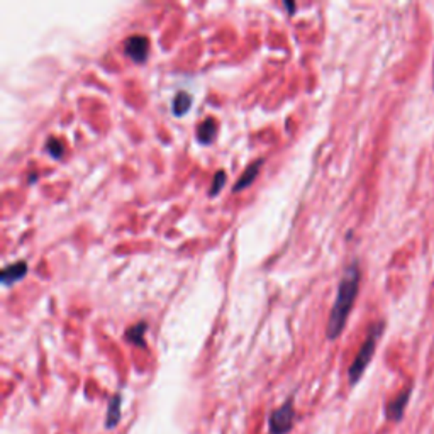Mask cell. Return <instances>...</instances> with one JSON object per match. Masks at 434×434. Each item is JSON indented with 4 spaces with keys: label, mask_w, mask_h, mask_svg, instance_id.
<instances>
[{
    "label": "cell",
    "mask_w": 434,
    "mask_h": 434,
    "mask_svg": "<svg viewBox=\"0 0 434 434\" xmlns=\"http://www.w3.org/2000/svg\"><path fill=\"white\" fill-rule=\"evenodd\" d=\"M358 290H359V266L358 263L353 262L346 270H344V275L341 278L339 285H337L336 300L335 304H333L328 328H326V336H328V339L335 341L336 337L343 333L344 324H346L348 317H350L351 307L355 306Z\"/></svg>",
    "instance_id": "1"
},
{
    "label": "cell",
    "mask_w": 434,
    "mask_h": 434,
    "mask_svg": "<svg viewBox=\"0 0 434 434\" xmlns=\"http://www.w3.org/2000/svg\"><path fill=\"white\" fill-rule=\"evenodd\" d=\"M384 322H377V324H373L372 328H370V333L368 336H366V339L363 341L362 348H359L358 355H356V358L353 359V363H351L350 370H348V377H350V384L355 385L356 382L359 380L363 375V372L366 370V366L370 365V362H372L373 358V353H375V348H377V343L378 339H380L382 333H384Z\"/></svg>",
    "instance_id": "2"
},
{
    "label": "cell",
    "mask_w": 434,
    "mask_h": 434,
    "mask_svg": "<svg viewBox=\"0 0 434 434\" xmlns=\"http://www.w3.org/2000/svg\"><path fill=\"white\" fill-rule=\"evenodd\" d=\"M295 421L294 402L288 400L284 406L278 407L270 415V433L272 434H287L292 429V424Z\"/></svg>",
    "instance_id": "3"
},
{
    "label": "cell",
    "mask_w": 434,
    "mask_h": 434,
    "mask_svg": "<svg viewBox=\"0 0 434 434\" xmlns=\"http://www.w3.org/2000/svg\"><path fill=\"white\" fill-rule=\"evenodd\" d=\"M124 51L132 61L144 63L148 59V53H150V39L141 34L131 36V38L126 39Z\"/></svg>",
    "instance_id": "4"
},
{
    "label": "cell",
    "mask_w": 434,
    "mask_h": 434,
    "mask_svg": "<svg viewBox=\"0 0 434 434\" xmlns=\"http://www.w3.org/2000/svg\"><path fill=\"white\" fill-rule=\"evenodd\" d=\"M28 263L26 262H16L12 263V265L6 266V268L2 270V275H0V280H2V284L6 285V287H9V285L16 284V282H19L24 278L26 275H28Z\"/></svg>",
    "instance_id": "5"
},
{
    "label": "cell",
    "mask_w": 434,
    "mask_h": 434,
    "mask_svg": "<svg viewBox=\"0 0 434 434\" xmlns=\"http://www.w3.org/2000/svg\"><path fill=\"white\" fill-rule=\"evenodd\" d=\"M409 395H411V388H406L402 394H399L394 400L388 402L387 411H385V413H387V417L391 419V421H399V419L402 417L407 402H409Z\"/></svg>",
    "instance_id": "6"
},
{
    "label": "cell",
    "mask_w": 434,
    "mask_h": 434,
    "mask_svg": "<svg viewBox=\"0 0 434 434\" xmlns=\"http://www.w3.org/2000/svg\"><path fill=\"white\" fill-rule=\"evenodd\" d=\"M262 165H263V159H258V161L251 163V165L244 170L243 175L239 177V180L236 181L235 192H241V190H244V188L250 187V185L257 180L259 170H262Z\"/></svg>",
    "instance_id": "7"
},
{
    "label": "cell",
    "mask_w": 434,
    "mask_h": 434,
    "mask_svg": "<svg viewBox=\"0 0 434 434\" xmlns=\"http://www.w3.org/2000/svg\"><path fill=\"white\" fill-rule=\"evenodd\" d=\"M216 131H217L216 121H214L213 117L206 119V121H202L199 124V129H197L199 141L204 144H210L214 141V138H216Z\"/></svg>",
    "instance_id": "8"
},
{
    "label": "cell",
    "mask_w": 434,
    "mask_h": 434,
    "mask_svg": "<svg viewBox=\"0 0 434 434\" xmlns=\"http://www.w3.org/2000/svg\"><path fill=\"white\" fill-rule=\"evenodd\" d=\"M148 326L146 322H138V324L131 326V328L126 331V339L129 341V343L136 344V346H146V343H144V333H146Z\"/></svg>",
    "instance_id": "9"
},
{
    "label": "cell",
    "mask_w": 434,
    "mask_h": 434,
    "mask_svg": "<svg viewBox=\"0 0 434 434\" xmlns=\"http://www.w3.org/2000/svg\"><path fill=\"white\" fill-rule=\"evenodd\" d=\"M119 419H121V395H114L109 402V409H107L106 428L112 429L119 422Z\"/></svg>",
    "instance_id": "10"
},
{
    "label": "cell",
    "mask_w": 434,
    "mask_h": 434,
    "mask_svg": "<svg viewBox=\"0 0 434 434\" xmlns=\"http://www.w3.org/2000/svg\"><path fill=\"white\" fill-rule=\"evenodd\" d=\"M190 106H192L190 95H188L187 92H178L172 103L173 114H175V116H185V114L188 112V109H190Z\"/></svg>",
    "instance_id": "11"
},
{
    "label": "cell",
    "mask_w": 434,
    "mask_h": 434,
    "mask_svg": "<svg viewBox=\"0 0 434 434\" xmlns=\"http://www.w3.org/2000/svg\"><path fill=\"white\" fill-rule=\"evenodd\" d=\"M46 151L51 155L53 158L59 159L65 153V144H63L61 139L58 138H50L46 141Z\"/></svg>",
    "instance_id": "12"
},
{
    "label": "cell",
    "mask_w": 434,
    "mask_h": 434,
    "mask_svg": "<svg viewBox=\"0 0 434 434\" xmlns=\"http://www.w3.org/2000/svg\"><path fill=\"white\" fill-rule=\"evenodd\" d=\"M224 184H226V173L222 172H217L216 175H214V180H213V185H210V195H217L219 192L222 190V187H224Z\"/></svg>",
    "instance_id": "13"
},
{
    "label": "cell",
    "mask_w": 434,
    "mask_h": 434,
    "mask_svg": "<svg viewBox=\"0 0 434 434\" xmlns=\"http://www.w3.org/2000/svg\"><path fill=\"white\" fill-rule=\"evenodd\" d=\"M285 6H287V9L290 10V14H294V10H295V6L294 3H290V2H285Z\"/></svg>",
    "instance_id": "14"
},
{
    "label": "cell",
    "mask_w": 434,
    "mask_h": 434,
    "mask_svg": "<svg viewBox=\"0 0 434 434\" xmlns=\"http://www.w3.org/2000/svg\"><path fill=\"white\" fill-rule=\"evenodd\" d=\"M433 68H434V66H433ZM433 75H434V70H433Z\"/></svg>",
    "instance_id": "15"
}]
</instances>
